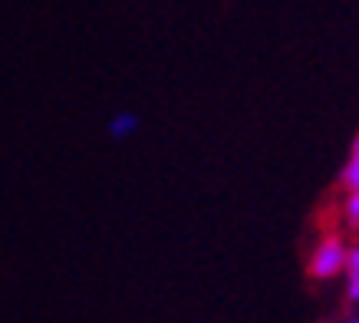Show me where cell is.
Instances as JSON below:
<instances>
[{
	"instance_id": "1",
	"label": "cell",
	"mask_w": 359,
	"mask_h": 323,
	"mask_svg": "<svg viewBox=\"0 0 359 323\" xmlns=\"http://www.w3.org/2000/svg\"><path fill=\"white\" fill-rule=\"evenodd\" d=\"M349 241L343 231H323L306 254V274L313 280H337L346 264Z\"/></svg>"
},
{
	"instance_id": "2",
	"label": "cell",
	"mask_w": 359,
	"mask_h": 323,
	"mask_svg": "<svg viewBox=\"0 0 359 323\" xmlns=\"http://www.w3.org/2000/svg\"><path fill=\"white\" fill-rule=\"evenodd\" d=\"M139 126H142V119L135 116L132 109H119V112L106 122V132H109L112 142H126V139H132V136L139 132Z\"/></svg>"
},
{
	"instance_id": "3",
	"label": "cell",
	"mask_w": 359,
	"mask_h": 323,
	"mask_svg": "<svg viewBox=\"0 0 359 323\" xmlns=\"http://www.w3.org/2000/svg\"><path fill=\"white\" fill-rule=\"evenodd\" d=\"M343 294L349 303H359V244H349L346 264H343Z\"/></svg>"
},
{
	"instance_id": "4",
	"label": "cell",
	"mask_w": 359,
	"mask_h": 323,
	"mask_svg": "<svg viewBox=\"0 0 359 323\" xmlns=\"http://www.w3.org/2000/svg\"><path fill=\"white\" fill-rule=\"evenodd\" d=\"M339 225L349 235H359V188H346L339 198Z\"/></svg>"
},
{
	"instance_id": "5",
	"label": "cell",
	"mask_w": 359,
	"mask_h": 323,
	"mask_svg": "<svg viewBox=\"0 0 359 323\" xmlns=\"http://www.w3.org/2000/svg\"><path fill=\"white\" fill-rule=\"evenodd\" d=\"M339 188L346 192V188H359V136L353 139L346 152V162H343V169H339Z\"/></svg>"
},
{
	"instance_id": "6",
	"label": "cell",
	"mask_w": 359,
	"mask_h": 323,
	"mask_svg": "<svg viewBox=\"0 0 359 323\" xmlns=\"http://www.w3.org/2000/svg\"><path fill=\"white\" fill-rule=\"evenodd\" d=\"M339 323H359V313H349V317H343Z\"/></svg>"
}]
</instances>
